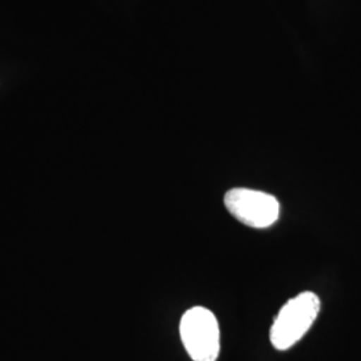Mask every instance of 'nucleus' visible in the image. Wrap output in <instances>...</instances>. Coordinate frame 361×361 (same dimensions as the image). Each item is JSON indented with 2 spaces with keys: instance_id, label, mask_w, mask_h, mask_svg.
Segmentation results:
<instances>
[{
  "instance_id": "obj_2",
  "label": "nucleus",
  "mask_w": 361,
  "mask_h": 361,
  "mask_svg": "<svg viewBox=\"0 0 361 361\" xmlns=\"http://www.w3.org/2000/svg\"><path fill=\"white\" fill-rule=\"evenodd\" d=\"M182 344L193 361H217L219 326L216 316L204 307L185 312L180 324Z\"/></svg>"
},
{
  "instance_id": "obj_1",
  "label": "nucleus",
  "mask_w": 361,
  "mask_h": 361,
  "mask_svg": "<svg viewBox=\"0 0 361 361\" xmlns=\"http://www.w3.org/2000/svg\"><path fill=\"white\" fill-rule=\"evenodd\" d=\"M320 307V298L312 292L300 293L289 300L271 325V345L277 350L292 348L316 322Z\"/></svg>"
},
{
  "instance_id": "obj_3",
  "label": "nucleus",
  "mask_w": 361,
  "mask_h": 361,
  "mask_svg": "<svg viewBox=\"0 0 361 361\" xmlns=\"http://www.w3.org/2000/svg\"><path fill=\"white\" fill-rule=\"evenodd\" d=\"M225 207L246 226L265 229L280 217V202L271 194L237 188L225 194Z\"/></svg>"
}]
</instances>
